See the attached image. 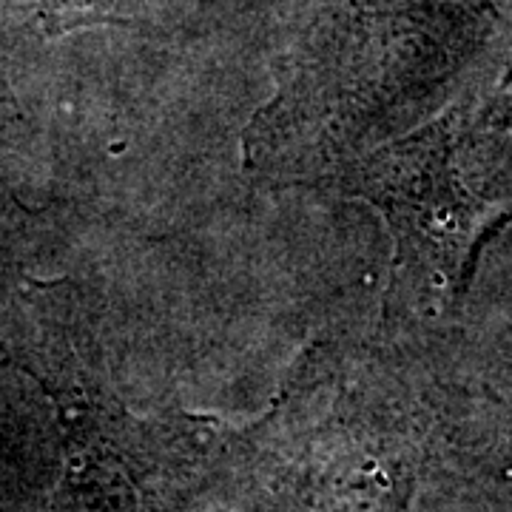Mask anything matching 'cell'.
<instances>
[{
  "label": "cell",
  "mask_w": 512,
  "mask_h": 512,
  "mask_svg": "<svg viewBox=\"0 0 512 512\" xmlns=\"http://www.w3.org/2000/svg\"><path fill=\"white\" fill-rule=\"evenodd\" d=\"M330 188L387 222L390 296L433 316L453 311L481 248L512 222V57L436 120L367 148Z\"/></svg>",
  "instance_id": "cell-1"
}]
</instances>
